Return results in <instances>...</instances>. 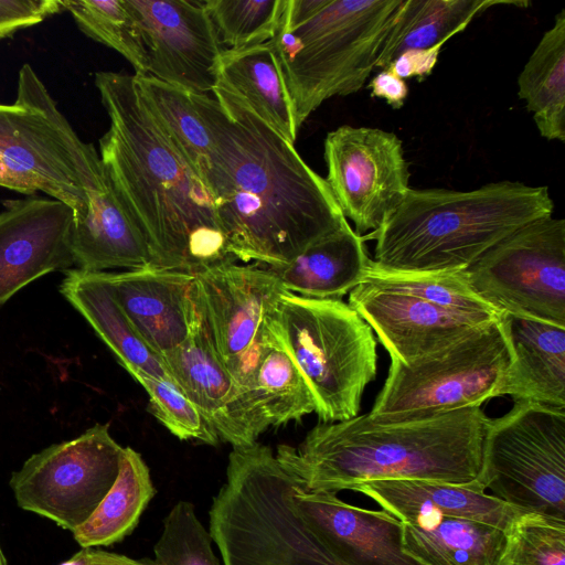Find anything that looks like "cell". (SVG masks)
Returning a JSON list of instances; mask_svg holds the SVG:
<instances>
[{
    "mask_svg": "<svg viewBox=\"0 0 565 565\" xmlns=\"http://www.w3.org/2000/svg\"><path fill=\"white\" fill-rule=\"evenodd\" d=\"M362 493L398 519L445 515L505 530L522 511L486 492L480 483L452 484L424 479H381L358 483Z\"/></svg>",
    "mask_w": 565,
    "mask_h": 565,
    "instance_id": "7402d4cb",
    "label": "cell"
},
{
    "mask_svg": "<svg viewBox=\"0 0 565 565\" xmlns=\"http://www.w3.org/2000/svg\"><path fill=\"white\" fill-rule=\"evenodd\" d=\"M512 360L500 396L565 409V327L500 313Z\"/></svg>",
    "mask_w": 565,
    "mask_h": 565,
    "instance_id": "44dd1931",
    "label": "cell"
},
{
    "mask_svg": "<svg viewBox=\"0 0 565 565\" xmlns=\"http://www.w3.org/2000/svg\"><path fill=\"white\" fill-rule=\"evenodd\" d=\"M71 249L74 268L82 271L129 270L151 264L146 239L111 182L89 194L86 213L74 218Z\"/></svg>",
    "mask_w": 565,
    "mask_h": 565,
    "instance_id": "603a6c76",
    "label": "cell"
},
{
    "mask_svg": "<svg viewBox=\"0 0 565 565\" xmlns=\"http://www.w3.org/2000/svg\"><path fill=\"white\" fill-rule=\"evenodd\" d=\"M168 375L194 404L220 440L235 447L255 444L269 426L254 396L218 359L203 328L160 356Z\"/></svg>",
    "mask_w": 565,
    "mask_h": 565,
    "instance_id": "e0dca14e",
    "label": "cell"
},
{
    "mask_svg": "<svg viewBox=\"0 0 565 565\" xmlns=\"http://www.w3.org/2000/svg\"><path fill=\"white\" fill-rule=\"evenodd\" d=\"M504 536L500 565H565V518L522 512Z\"/></svg>",
    "mask_w": 565,
    "mask_h": 565,
    "instance_id": "d590c367",
    "label": "cell"
},
{
    "mask_svg": "<svg viewBox=\"0 0 565 565\" xmlns=\"http://www.w3.org/2000/svg\"><path fill=\"white\" fill-rule=\"evenodd\" d=\"M518 94L540 135L565 141V10L542 35L518 77Z\"/></svg>",
    "mask_w": 565,
    "mask_h": 565,
    "instance_id": "f1b7e54d",
    "label": "cell"
},
{
    "mask_svg": "<svg viewBox=\"0 0 565 565\" xmlns=\"http://www.w3.org/2000/svg\"><path fill=\"white\" fill-rule=\"evenodd\" d=\"M511 360L499 319L411 363L391 360L367 416L376 424H393L480 407L500 396Z\"/></svg>",
    "mask_w": 565,
    "mask_h": 565,
    "instance_id": "ba28073f",
    "label": "cell"
},
{
    "mask_svg": "<svg viewBox=\"0 0 565 565\" xmlns=\"http://www.w3.org/2000/svg\"><path fill=\"white\" fill-rule=\"evenodd\" d=\"M504 531L445 515L401 522L403 552L422 565H500Z\"/></svg>",
    "mask_w": 565,
    "mask_h": 565,
    "instance_id": "484cf974",
    "label": "cell"
},
{
    "mask_svg": "<svg viewBox=\"0 0 565 565\" xmlns=\"http://www.w3.org/2000/svg\"><path fill=\"white\" fill-rule=\"evenodd\" d=\"M253 395L268 426L299 420L316 412V402L303 375L278 338L258 364Z\"/></svg>",
    "mask_w": 565,
    "mask_h": 565,
    "instance_id": "4dcf8cb0",
    "label": "cell"
},
{
    "mask_svg": "<svg viewBox=\"0 0 565 565\" xmlns=\"http://www.w3.org/2000/svg\"><path fill=\"white\" fill-rule=\"evenodd\" d=\"M194 275L210 342L237 384L252 392L258 364L276 342L273 317L288 290L260 264L225 262Z\"/></svg>",
    "mask_w": 565,
    "mask_h": 565,
    "instance_id": "7c38bea8",
    "label": "cell"
},
{
    "mask_svg": "<svg viewBox=\"0 0 565 565\" xmlns=\"http://www.w3.org/2000/svg\"><path fill=\"white\" fill-rule=\"evenodd\" d=\"M0 212V307L23 287L74 268V211L54 200L28 196L4 201Z\"/></svg>",
    "mask_w": 565,
    "mask_h": 565,
    "instance_id": "2e32d148",
    "label": "cell"
},
{
    "mask_svg": "<svg viewBox=\"0 0 565 565\" xmlns=\"http://www.w3.org/2000/svg\"><path fill=\"white\" fill-rule=\"evenodd\" d=\"M278 341L303 375L322 423L358 416L366 385L376 376V339L341 299L286 292L273 317Z\"/></svg>",
    "mask_w": 565,
    "mask_h": 565,
    "instance_id": "52a82bcc",
    "label": "cell"
},
{
    "mask_svg": "<svg viewBox=\"0 0 565 565\" xmlns=\"http://www.w3.org/2000/svg\"><path fill=\"white\" fill-rule=\"evenodd\" d=\"M463 274L499 312L565 327V220L551 215L525 224Z\"/></svg>",
    "mask_w": 565,
    "mask_h": 565,
    "instance_id": "8fae6325",
    "label": "cell"
},
{
    "mask_svg": "<svg viewBox=\"0 0 565 565\" xmlns=\"http://www.w3.org/2000/svg\"><path fill=\"white\" fill-rule=\"evenodd\" d=\"M122 449L109 424H96L74 439L33 454L9 481L17 504L75 531L114 484Z\"/></svg>",
    "mask_w": 565,
    "mask_h": 565,
    "instance_id": "4fadbf2b",
    "label": "cell"
},
{
    "mask_svg": "<svg viewBox=\"0 0 565 565\" xmlns=\"http://www.w3.org/2000/svg\"><path fill=\"white\" fill-rule=\"evenodd\" d=\"M489 422L480 407L393 424L366 413L318 424L298 447L280 445L275 456L307 492L337 494L381 479L480 483Z\"/></svg>",
    "mask_w": 565,
    "mask_h": 565,
    "instance_id": "3957f363",
    "label": "cell"
},
{
    "mask_svg": "<svg viewBox=\"0 0 565 565\" xmlns=\"http://www.w3.org/2000/svg\"><path fill=\"white\" fill-rule=\"evenodd\" d=\"M149 558L134 559L126 555L107 552L97 547H82L77 553L58 565H151Z\"/></svg>",
    "mask_w": 565,
    "mask_h": 565,
    "instance_id": "b9f144b4",
    "label": "cell"
},
{
    "mask_svg": "<svg viewBox=\"0 0 565 565\" xmlns=\"http://www.w3.org/2000/svg\"><path fill=\"white\" fill-rule=\"evenodd\" d=\"M156 494L150 471L141 455L122 449L118 476L93 514L75 531L81 547L110 546L137 527L140 516Z\"/></svg>",
    "mask_w": 565,
    "mask_h": 565,
    "instance_id": "f546056e",
    "label": "cell"
},
{
    "mask_svg": "<svg viewBox=\"0 0 565 565\" xmlns=\"http://www.w3.org/2000/svg\"><path fill=\"white\" fill-rule=\"evenodd\" d=\"M553 210L547 186L516 181L471 191L411 188L369 236L376 242L372 267L384 273L463 271L498 242Z\"/></svg>",
    "mask_w": 565,
    "mask_h": 565,
    "instance_id": "277c9868",
    "label": "cell"
},
{
    "mask_svg": "<svg viewBox=\"0 0 565 565\" xmlns=\"http://www.w3.org/2000/svg\"><path fill=\"white\" fill-rule=\"evenodd\" d=\"M297 516L342 565H422L401 545V521L385 510L344 502L335 493L291 490Z\"/></svg>",
    "mask_w": 565,
    "mask_h": 565,
    "instance_id": "d6986e66",
    "label": "cell"
},
{
    "mask_svg": "<svg viewBox=\"0 0 565 565\" xmlns=\"http://www.w3.org/2000/svg\"><path fill=\"white\" fill-rule=\"evenodd\" d=\"M0 154L71 206L74 218L86 213L89 194L110 184L94 145L76 135L29 64L19 71L14 102L0 104Z\"/></svg>",
    "mask_w": 565,
    "mask_h": 565,
    "instance_id": "9c48e42d",
    "label": "cell"
},
{
    "mask_svg": "<svg viewBox=\"0 0 565 565\" xmlns=\"http://www.w3.org/2000/svg\"><path fill=\"white\" fill-rule=\"evenodd\" d=\"M0 186L14 190L26 195H32L39 191L36 184L30 177L8 163L1 154Z\"/></svg>",
    "mask_w": 565,
    "mask_h": 565,
    "instance_id": "7bdbcfd3",
    "label": "cell"
},
{
    "mask_svg": "<svg viewBox=\"0 0 565 565\" xmlns=\"http://www.w3.org/2000/svg\"><path fill=\"white\" fill-rule=\"evenodd\" d=\"M124 2L142 41L147 75L190 94H212L223 49L204 0Z\"/></svg>",
    "mask_w": 565,
    "mask_h": 565,
    "instance_id": "9a60e30c",
    "label": "cell"
},
{
    "mask_svg": "<svg viewBox=\"0 0 565 565\" xmlns=\"http://www.w3.org/2000/svg\"><path fill=\"white\" fill-rule=\"evenodd\" d=\"M363 280L406 294L449 311L497 320L500 313L468 284L463 271L444 274L384 273L371 266Z\"/></svg>",
    "mask_w": 565,
    "mask_h": 565,
    "instance_id": "d6a6232c",
    "label": "cell"
},
{
    "mask_svg": "<svg viewBox=\"0 0 565 565\" xmlns=\"http://www.w3.org/2000/svg\"><path fill=\"white\" fill-rule=\"evenodd\" d=\"M371 263L363 238L347 222L291 262L263 266L291 294L341 299L363 281Z\"/></svg>",
    "mask_w": 565,
    "mask_h": 565,
    "instance_id": "cb8c5ba5",
    "label": "cell"
},
{
    "mask_svg": "<svg viewBox=\"0 0 565 565\" xmlns=\"http://www.w3.org/2000/svg\"><path fill=\"white\" fill-rule=\"evenodd\" d=\"M349 306L370 326L391 360L405 364L437 352L493 321L449 311L367 280L349 292Z\"/></svg>",
    "mask_w": 565,
    "mask_h": 565,
    "instance_id": "ac0fdd59",
    "label": "cell"
},
{
    "mask_svg": "<svg viewBox=\"0 0 565 565\" xmlns=\"http://www.w3.org/2000/svg\"><path fill=\"white\" fill-rule=\"evenodd\" d=\"M371 95L384 99L392 108H401L407 96L406 82L393 73L390 68L382 70L370 82Z\"/></svg>",
    "mask_w": 565,
    "mask_h": 565,
    "instance_id": "60d3db41",
    "label": "cell"
},
{
    "mask_svg": "<svg viewBox=\"0 0 565 565\" xmlns=\"http://www.w3.org/2000/svg\"><path fill=\"white\" fill-rule=\"evenodd\" d=\"M105 273L130 324L159 356L202 326L194 274L150 266Z\"/></svg>",
    "mask_w": 565,
    "mask_h": 565,
    "instance_id": "ffe728a7",
    "label": "cell"
},
{
    "mask_svg": "<svg viewBox=\"0 0 565 565\" xmlns=\"http://www.w3.org/2000/svg\"><path fill=\"white\" fill-rule=\"evenodd\" d=\"M64 274L60 292L84 317L130 375L145 373L156 379H170L160 356L130 324L105 271L88 273L71 268Z\"/></svg>",
    "mask_w": 565,
    "mask_h": 565,
    "instance_id": "d4e9b609",
    "label": "cell"
},
{
    "mask_svg": "<svg viewBox=\"0 0 565 565\" xmlns=\"http://www.w3.org/2000/svg\"><path fill=\"white\" fill-rule=\"evenodd\" d=\"M218 85L237 96L257 117L295 145L299 128L270 42L223 50Z\"/></svg>",
    "mask_w": 565,
    "mask_h": 565,
    "instance_id": "4316f807",
    "label": "cell"
},
{
    "mask_svg": "<svg viewBox=\"0 0 565 565\" xmlns=\"http://www.w3.org/2000/svg\"><path fill=\"white\" fill-rule=\"evenodd\" d=\"M480 483L522 512L565 518V409L514 403L490 418Z\"/></svg>",
    "mask_w": 565,
    "mask_h": 565,
    "instance_id": "30bf717a",
    "label": "cell"
},
{
    "mask_svg": "<svg viewBox=\"0 0 565 565\" xmlns=\"http://www.w3.org/2000/svg\"><path fill=\"white\" fill-rule=\"evenodd\" d=\"M62 4L82 32L121 54L135 75H147L142 41L124 0H62Z\"/></svg>",
    "mask_w": 565,
    "mask_h": 565,
    "instance_id": "836d02e7",
    "label": "cell"
},
{
    "mask_svg": "<svg viewBox=\"0 0 565 565\" xmlns=\"http://www.w3.org/2000/svg\"><path fill=\"white\" fill-rule=\"evenodd\" d=\"M403 0H287L269 41L296 125L327 99L360 90Z\"/></svg>",
    "mask_w": 565,
    "mask_h": 565,
    "instance_id": "5b68a950",
    "label": "cell"
},
{
    "mask_svg": "<svg viewBox=\"0 0 565 565\" xmlns=\"http://www.w3.org/2000/svg\"><path fill=\"white\" fill-rule=\"evenodd\" d=\"M151 565H156V563L153 562Z\"/></svg>",
    "mask_w": 565,
    "mask_h": 565,
    "instance_id": "f6af8a7d",
    "label": "cell"
},
{
    "mask_svg": "<svg viewBox=\"0 0 565 565\" xmlns=\"http://www.w3.org/2000/svg\"><path fill=\"white\" fill-rule=\"evenodd\" d=\"M328 183L355 233L376 231L409 191L402 140L391 131L343 125L324 139Z\"/></svg>",
    "mask_w": 565,
    "mask_h": 565,
    "instance_id": "5bb4252c",
    "label": "cell"
},
{
    "mask_svg": "<svg viewBox=\"0 0 565 565\" xmlns=\"http://www.w3.org/2000/svg\"><path fill=\"white\" fill-rule=\"evenodd\" d=\"M441 47L437 45L425 50H407L396 56L387 68L403 79L415 76L423 81L431 74Z\"/></svg>",
    "mask_w": 565,
    "mask_h": 565,
    "instance_id": "ab89813d",
    "label": "cell"
},
{
    "mask_svg": "<svg viewBox=\"0 0 565 565\" xmlns=\"http://www.w3.org/2000/svg\"><path fill=\"white\" fill-rule=\"evenodd\" d=\"M131 376L147 392L151 413L175 437L212 446L220 441L214 429L172 380L156 379L145 373Z\"/></svg>",
    "mask_w": 565,
    "mask_h": 565,
    "instance_id": "74e56055",
    "label": "cell"
},
{
    "mask_svg": "<svg viewBox=\"0 0 565 565\" xmlns=\"http://www.w3.org/2000/svg\"><path fill=\"white\" fill-rule=\"evenodd\" d=\"M218 41L226 50L269 42L276 34L287 0H204Z\"/></svg>",
    "mask_w": 565,
    "mask_h": 565,
    "instance_id": "e575fe53",
    "label": "cell"
},
{
    "mask_svg": "<svg viewBox=\"0 0 565 565\" xmlns=\"http://www.w3.org/2000/svg\"><path fill=\"white\" fill-rule=\"evenodd\" d=\"M190 97L210 137L199 178L235 259L287 264L348 222L295 145L237 96L217 85Z\"/></svg>",
    "mask_w": 565,
    "mask_h": 565,
    "instance_id": "6da1fadb",
    "label": "cell"
},
{
    "mask_svg": "<svg viewBox=\"0 0 565 565\" xmlns=\"http://www.w3.org/2000/svg\"><path fill=\"white\" fill-rule=\"evenodd\" d=\"M135 78L147 107L199 175L206 161L210 137L190 93L149 75Z\"/></svg>",
    "mask_w": 565,
    "mask_h": 565,
    "instance_id": "1f68e13d",
    "label": "cell"
},
{
    "mask_svg": "<svg viewBox=\"0 0 565 565\" xmlns=\"http://www.w3.org/2000/svg\"><path fill=\"white\" fill-rule=\"evenodd\" d=\"M63 9L62 0H0V39L33 26Z\"/></svg>",
    "mask_w": 565,
    "mask_h": 565,
    "instance_id": "f35d334b",
    "label": "cell"
},
{
    "mask_svg": "<svg viewBox=\"0 0 565 565\" xmlns=\"http://www.w3.org/2000/svg\"><path fill=\"white\" fill-rule=\"evenodd\" d=\"M109 118L99 157L139 226L150 267L196 274L235 262L205 185L147 107L135 75L97 72Z\"/></svg>",
    "mask_w": 565,
    "mask_h": 565,
    "instance_id": "7a4b0ae2",
    "label": "cell"
},
{
    "mask_svg": "<svg viewBox=\"0 0 565 565\" xmlns=\"http://www.w3.org/2000/svg\"><path fill=\"white\" fill-rule=\"evenodd\" d=\"M529 7L507 0H403L381 50L376 68L385 70L407 50L443 46L478 14L493 6Z\"/></svg>",
    "mask_w": 565,
    "mask_h": 565,
    "instance_id": "83f0119b",
    "label": "cell"
},
{
    "mask_svg": "<svg viewBox=\"0 0 565 565\" xmlns=\"http://www.w3.org/2000/svg\"><path fill=\"white\" fill-rule=\"evenodd\" d=\"M0 565H9L0 545Z\"/></svg>",
    "mask_w": 565,
    "mask_h": 565,
    "instance_id": "ee69618b",
    "label": "cell"
},
{
    "mask_svg": "<svg viewBox=\"0 0 565 565\" xmlns=\"http://www.w3.org/2000/svg\"><path fill=\"white\" fill-rule=\"evenodd\" d=\"M295 486L268 446L233 448L209 511L224 565H342L294 512Z\"/></svg>",
    "mask_w": 565,
    "mask_h": 565,
    "instance_id": "8992f818",
    "label": "cell"
},
{
    "mask_svg": "<svg viewBox=\"0 0 565 565\" xmlns=\"http://www.w3.org/2000/svg\"><path fill=\"white\" fill-rule=\"evenodd\" d=\"M212 536L198 519L193 503L179 501L163 519L153 546L156 565H222Z\"/></svg>",
    "mask_w": 565,
    "mask_h": 565,
    "instance_id": "8d00e7d4",
    "label": "cell"
}]
</instances>
